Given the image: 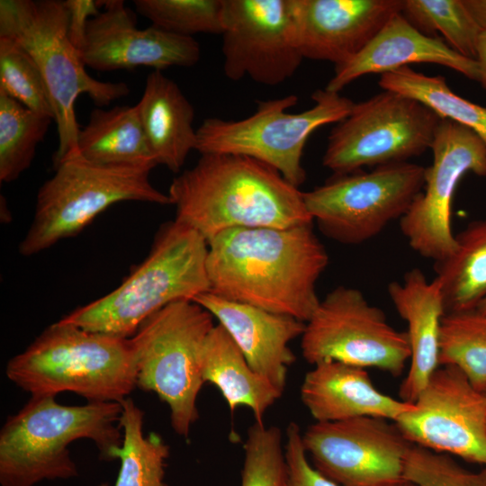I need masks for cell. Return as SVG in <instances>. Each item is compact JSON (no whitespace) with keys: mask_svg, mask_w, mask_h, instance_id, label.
<instances>
[{"mask_svg":"<svg viewBox=\"0 0 486 486\" xmlns=\"http://www.w3.org/2000/svg\"><path fill=\"white\" fill-rule=\"evenodd\" d=\"M328 255L312 223L235 228L208 242L210 292L306 322L320 303Z\"/></svg>","mask_w":486,"mask_h":486,"instance_id":"6da1fadb","label":"cell"},{"mask_svg":"<svg viewBox=\"0 0 486 486\" xmlns=\"http://www.w3.org/2000/svg\"><path fill=\"white\" fill-rule=\"evenodd\" d=\"M176 219L207 243L235 228H290L313 223L302 192L275 168L256 158L202 154L171 182Z\"/></svg>","mask_w":486,"mask_h":486,"instance_id":"7a4b0ae2","label":"cell"},{"mask_svg":"<svg viewBox=\"0 0 486 486\" xmlns=\"http://www.w3.org/2000/svg\"><path fill=\"white\" fill-rule=\"evenodd\" d=\"M122 402L59 404L55 396H32L0 431L1 486H34L78 475L68 446L92 440L105 461L122 444Z\"/></svg>","mask_w":486,"mask_h":486,"instance_id":"3957f363","label":"cell"},{"mask_svg":"<svg viewBox=\"0 0 486 486\" xmlns=\"http://www.w3.org/2000/svg\"><path fill=\"white\" fill-rule=\"evenodd\" d=\"M208 243L176 220L158 230L148 256L108 294L75 309L60 320L84 329L131 338L150 316L170 303L211 289Z\"/></svg>","mask_w":486,"mask_h":486,"instance_id":"277c9868","label":"cell"},{"mask_svg":"<svg viewBox=\"0 0 486 486\" xmlns=\"http://www.w3.org/2000/svg\"><path fill=\"white\" fill-rule=\"evenodd\" d=\"M5 374L32 396L71 392L88 402H122L137 387L130 338L89 331L60 320L12 357Z\"/></svg>","mask_w":486,"mask_h":486,"instance_id":"5b68a950","label":"cell"},{"mask_svg":"<svg viewBox=\"0 0 486 486\" xmlns=\"http://www.w3.org/2000/svg\"><path fill=\"white\" fill-rule=\"evenodd\" d=\"M0 36L19 43L42 75L58 134L54 166L78 152L80 128L75 105L81 94L103 106L130 93L124 82L100 81L86 72L80 52L68 35L65 1L1 0Z\"/></svg>","mask_w":486,"mask_h":486,"instance_id":"8992f818","label":"cell"},{"mask_svg":"<svg viewBox=\"0 0 486 486\" xmlns=\"http://www.w3.org/2000/svg\"><path fill=\"white\" fill-rule=\"evenodd\" d=\"M54 167V175L39 189L32 224L19 244L23 256L76 235L117 202L171 205L167 194L152 185L151 168L97 164L78 152Z\"/></svg>","mask_w":486,"mask_h":486,"instance_id":"52a82bcc","label":"cell"},{"mask_svg":"<svg viewBox=\"0 0 486 486\" xmlns=\"http://www.w3.org/2000/svg\"><path fill=\"white\" fill-rule=\"evenodd\" d=\"M214 320L194 301H178L147 319L130 338L137 387L155 392L168 406L171 427L185 439L199 418L201 357Z\"/></svg>","mask_w":486,"mask_h":486,"instance_id":"ba28073f","label":"cell"},{"mask_svg":"<svg viewBox=\"0 0 486 486\" xmlns=\"http://www.w3.org/2000/svg\"><path fill=\"white\" fill-rule=\"evenodd\" d=\"M314 105L291 113L298 97L289 94L258 103L250 116L240 120L207 118L196 130L195 150L202 154L227 153L256 158L275 168L289 183L300 187L306 180L302 154L318 128L340 122L355 103L339 93L316 90Z\"/></svg>","mask_w":486,"mask_h":486,"instance_id":"9c48e42d","label":"cell"},{"mask_svg":"<svg viewBox=\"0 0 486 486\" xmlns=\"http://www.w3.org/2000/svg\"><path fill=\"white\" fill-rule=\"evenodd\" d=\"M426 167L420 165L393 163L334 175L302 196L324 236L344 245H359L405 215L423 191Z\"/></svg>","mask_w":486,"mask_h":486,"instance_id":"30bf717a","label":"cell"},{"mask_svg":"<svg viewBox=\"0 0 486 486\" xmlns=\"http://www.w3.org/2000/svg\"><path fill=\"white\" fill-rule=\"evenodd\" d=\"M442 119L420 102L383 90L354 104L332 129L322 165L345 175L408 162L431 148Z\"/></svg>","mask_w":486,"mask_h":486,"instance_id":"8fae6325","label":"cell"},{"mask_svg":"<svg viewBox=\"0 0 486 486\" xmlns=\"http://www.w3.org/2000/svg\"><path fill=\"white\" fill-rule=\"evenodd\" d=\"M303 358L377 368L393 376L410 358L406 331L394 328L382 309L354 287L339 285L320 301L301 337Z\"/></svg>","mask_w":486,"mask_h":486,"instance_id":"7c38bea8","label":"cell"},{"mask_svg":"<svg viewBox=\"0 0 486 486\" xmlns=\"http://www.w3.org/2000/svg\"><path fill=\"white\" fill-rule=\"evenodd\" d=\"M433 162L426 167L423 191L400 220L409 246L435 263L448 257L455 248L452 206L463 176H486V146L470 129L442 119L433 144Z\"/></svg>","mask_w":486,"mask_h":486,"instance_id":"4fadbf2b","label":"cell"},{"mask_svg":"<svg viewBox=\"0 0 486 486\" xmlns=\"http://www.w3.org/2000/svg\"><path fill=\"white\" fill-rule=\"evenodd\" d=\"M394 423L412 445L486 466V394L454 366H439Z\"/></svg>","mask_w":486,"mask_h":486,"instance_id":"5bb4252c","label":"cell"},{"mask_svg":"<svg viewBox=\"0 0 486 486\" xmlns=\"http://www.w3.org/2000/svg\"><path fill=\"white\" fill-rule=\"evenodd\" d=\"M391 420L359 417L315 422L302 433L313 466L339 486H374L402 478L413 446Z\"/></svg>","mask_w":486,"mask_h":486,"instance_id":"9a60e30c","label":"cell"},{"mask_svg":"<svg viewBox=\"0 0 486 486\" xmlns=\"http://www.w3.org/2000/svg\"><path fill=\"white\" fill-rule=\"evenodd\" d=\"M223 71L277 86L291 78L302 56L294 37L293 0H224Z\"/></svg>","mask_w":486,"mask_h":486,"instance_id":"2e32d148","label":"cell"},{"mask_svg":"<svg viewBox=\"0 0 486 486\" xmlns=\"http://www.w3.org/2000/svg\"><path fill=\"white\" fill-rule=\"evenodd\" d=\"M102 3L104 9L88 21L80 49L86 67L112 71L145 66L162 71L199 62L201 48L194 37L174 34L153 25L138 29L123 1Z\"/></svg>","mask_w":486,"mask_h":486,"instance_id":"e0dca14e","label":"cell"},{"mask_svg":"<svg viewBox=\"0 0 486 486\" xmlns=\"http://www.w3.org/2000/svg\"><path fill=\"white\" fill-rule=\"evenodd\" d=\"M404 0H293V30L303 58L335 67L358 54Z\"/></svg>","mask_w":486,"mask_h":486,"instance_id":"ac0fdd59","label":"cell"},{"mask_svg":"<svg viewBox=\"0 0 486 486\" xmlns=\"http://www.w3.org/2000/svg\"><path fill=\"white\" fill-rule=\"evenodd\" d=\"M218 320L250 367L282 392L296 356L289 346L302 337L305 322L205 292L193 300Z\"/></svg>","mask_w":486,"mask_h":486,"instance_id":"d6986e66","label":"cell"},{"mask_svg":"<svg viewBox=\"0 0 486 486\" xmlns=\"http://www.w3.org/2000/svg\"><path fill=\"white\" fill-rule=\"evenodd\" d=\"M412 63H433L479 81L478 63L460 55L442 39L426 35L402 15H392L369 43L353 58L335 67L326 90L339 93L368 74H384Z\"/></svg>","mask_w":486,"mask_h":486,"instance_id":"ffe728a7","label":"cell"},{"mask_svg":"<svg viewBox=\"0 0 486 486\" xmlns=\"http://www.w3.org/2000/svg\"><path fill=\"white\" fill-rule=\"evenodd\" d=\"M388 294L408 326L410 369L399 393L401 400L413 403L439 367L444 296L438 282L428 281L418 268L407 271L402 281L390 283Z\"/></svg>","mask_w":486,"mask_h":486,"instance_id":"44dd1931","label":"cell"},{"mask_svg":"<svg viewBox=\"0 0 486 486\" xmlns=\"http://www.w3.org/2000/svg\"><path fill=\"white\" fill-rule=\"evenodd\" d=\"M300 397L316 422L374 417L395 421L412 403L380 392L365 368L327 360L303 378Z\"/></svg>","mask_w":486,"mask_h":486,"instance_id":"7402d4cb","label":"cell"},{"mask_svg":"<svg viewBox=\"0 0 486 486\" xmlns=\"http://www.w3.org/2000/svg\"><path fill=\"white\" fill-rule=\"evenodd\" d=\"M136 107L158 165L179 172L189 152L195 148L193 104L175 81L162 71L153 70L146 78Z\"/></svg>","mask_w":486,"mask_h":486,"instance_id":"603a6c76","label":"cell"},{"mask_svg":"<svg viewBox=\"0 0 486 486\" xmlns=\"http://www.w3.org/2000/svg\"><path fill=\"white\" fill-rule=\"evenodd\" d=\"M201 369L204 382H210L219 390L230 411L240 406L248 407L256 422H264L266 411L284 392L250 367L231 337L219 323L204 343Z\"/></svg>","mask_w":486,"mask_h":486,"instance_id":"cb8c5ba5","label":"cell"},{"mask_svg":"<svg viewBox=\"0 0 486 486\" xmlns=\"http://www.w3.org/2000/svg\"><path fill=\"white\" fill-rule=\"evenodd\" d=\"M77 150L86 159L102 165L151 169L158 165L136 105L94 109L79 130Z\"/></svg>","mask_w":486,"mask_h":486,"instance_id":"d4e9b609","label":"cell"},{"mask_svg":"<svg viewBox=\"0 0 486 486\" xmlns=\"http://www.w3.org/2000/svg\"><path fill=\"white\" fill-rule=\"evenodd\" d=\"M446 312L474 309L486 297V219L455 235V248L435 263Z\"/></svg>","mask_w":486,"mask_h":486,"instance_id":"484cf974","label":"cell"},{"mask_svg":"<svg viewBox=\"0 0 486 486\" xmlns=\"http://www.w3.org/2000/svg\"><path fill=\"white\" fill-rule=\"evenodd\" d=\"M119 425L122 444L113 452L121 467L113 486H166L165 473L169 446L156 433H143L144 412L130 398L122 401ZM100 486H108L103 483Z\"/></svg>","mask_w":486,"mask_h":486,"instance_id":"4316f807","label":"cell"},{"mask_svg":"<svg viewBox=\"0 0 486 486\" xmlns=\"http://www.w3.org/2000/svg\"><path fill=\"white\" fill-rule=\"evenodd\" d=\"M378 85L382 90L420 102L441 119L472 130L486 146V107L455 94L444 76H428L403 67L381 75Z\"/></svg>","mask_w":486,"mask_h":486,"instance_id":"83f0119b","label":"cell"},{"mask_svg":"<svg viewBox=\"0 0 486 486\" xmlns=\"http://www.w3.org/2000/svg\"><path fill=\"white\" fill-rule=\"evenodd\" d=\"M54 119L0 91V181L16 180L32 163Z\"/></svg>","mask_w":486,"mask_h":486,"instance_id":"f1b7e54d","label":"cell"},{"mask_svg":"<svg viewBox=\"0 0 486 486\" xmlns=\"http://www.w3.org/2000/svg\"><path fill=\"white\" fill-rule=\"evenodd\" d=\"M458 368L472 385L486 390V313L478 309L446 312L441 324L439 366Z\"/></svg>","mask_w":486,"mask_h":486,"instance_id":"f546056e","label":"cell"},{"mask_svg":"<svg viewBox=\"0 0 486 486\" xmlns=\"http://www.w3.org/2000/svg\"><path fill=\"white\" fill-rule=\"evenodd\" d=\"M401 14L422 33L438 32L460 55L476 59L482 29L464 0H404Z\"/></svg>","mask_w":486,"mask_h":486,"instance_id":"4dcf8cb0","label":"cell"},{"mask_svg":"<svg viewBox=\"0 0 486 486\" xmlns=\"http://www.w3.org/2000/svg\"><path fill=\"white\" fill-rule=\"evenodd\" d=\"M151 25L174 34H222L224 0H135Z\"/></svg>","mask_w":486,"mask_h":486,"instance_id":"1f68e13d","label":"cell"},{"mask_svg":"<svg viewBox=\"0 0 486 486\" xmlns=\"http://www.w3.org/2000/svg\"><path fill=\"white\" fill-rule=\"evenodd\" d=\"M0 91L26 108L54 112L42 75L30 54L15 40L0 36Z\"/></svg>","mask_w":486,"mask_h":486,"instance_id":"d6a6232c","label":"cell"},{"mask_svg":"<svg viewBox=\"0 0 486 486\" xmlns=\"http://www.w3.org/2000/svg\"><path fill=\"white\" fill-rule=\"evenodd\" d=\"M287 478L281 429L255 421L244 444L240 486H287Z\"/></svg>","mask_w":486,"mask_h":486,"instance_id":"836d02e7","label":"cell"},{"mask_svg":"<svg viewBox=\"0 0 486 486\" xmlns=\"http://www.w3.org/2000/svg\"><path fill=\"white\" fill-rule=\"evenodd\" d=\"M402 478L416 486H486V466L471 472L447 454L413 445L404 461Z\"/></svg>","mask_w":486,"mask_h":486,"instance_id":"e575fe53","label":"cell"},{"mask_svg":"<svg viewBox=\"0 0 486 486\" xmlns=\"http://www.w3.org/2000/svg\"><path fill=\"white\" fill-rule=\"evenodd\" d=\"M284 453L287 486H339L310 464L303 446L302 432L293 421L286 428Z\"/></svg>","mask_w":486,"mask_h":486,"instance_id":"d590c367","label":"cell"},{"mask_svg":"<svg viewBox=\"0 0 486 486\" xmlns=\"http://www.w3.org/2000/svg\"><path fill=\"white\" fill-rule=\"evenodd\" d=\"M68 13V35L72 43L79 50L84 41L88 21L97 15L100 2L94 0H66Z\"/></svg>","mask_w":486,"mask_h":486,"instance_id":"8d00e7d4","label":"cell"},{"mask_svg":"<svg viewBox=\"0 0 486 486\" xmlns=\"http://www.w3.org/2000/svg\"><path fill=\"white\" fill-rule=\"evenodd\" d=\"M479 68V83L486 92V30H482L477 45L476 59Z\"/></svg>","mask_w":486,"mask_h":486,"instance_id":"74e56055","label":"cell"},{"mask_svg":"<svg viewBox=\"0 0 486 486\" xmlns=\"http://www.w3.org/2000/svg\"><path fill=\"white\" fill-rule=\"evenodd\" d=\"M464 3L482 31L486 30V0H464Z\"/></svg>","mask_w":486,"mask_h":486,"instance_id":"f35d334b","label":"cell"},{"mask_svg":"<svg viewBox=\"0 0 486 486\" xmlns=\"http://www.w3.org/2000/svg\"><path fill=\"white\" fill-rule=\"evenodd\" d=\"M374 486H416V485L403 478H400L398 480L379 483Z\"/></svg>","mask_w":486,"mask_h":486,"instance_id":"ab89813d","label":"cell"},{"mask_svg":"<svg viewBox=\"0 0 486 486\" xmlns=\"http://www.w3.org/2000/svg\"><path fill=\"white\" fill-rule=\"evenodd\" d=\"M476 309H478L480 311L486 313V297L480 302Z\"/></svg>","mask_w":486,"mask_h":486,"instance_id":"60d3db41","label":"cell"},{"mask_svg":"<svg viewBox=\"0 0 486 486\" xmlns=\"http://www.w3.org/2000/svg\"><path fill=\"white\" fill-rule=\"evenodd\" d=\"M484 393L486 394V390H485Z\"/></svg>","mask_w":486,"mask_h":486,"instance_id":"b9f144b4","label":"cell"}]
</instances>
